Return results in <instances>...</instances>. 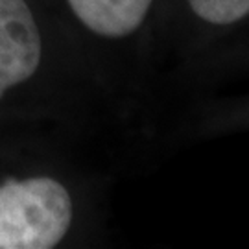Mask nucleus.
I'll use <instances>...</instances> for the list:
<instances>
[{
	"instance_id": "obj_1",
	"label": "nucleus",
	"mask_w": 249,
	"mask_h": 249,
	"mask_svg": "<svg viewBox=\"0 0 249 249\" xmlns=\"http://www.w3.org/2000/svg\"><path fill=\"white\" fill-rule=\"evenodd\" d=\"M72 222L71 194L52 178L0 187V249H50Z\"/></svg>"
},
{
	"instance_id": "obj_2",
	"label": "nucleus",
	"mask_w": 249,
	"mask_h": 249,
	"mask_svg": "<svg viewBox=\"0 0 249 249\" xmlns=\"http://www.w3.org/2000/svg\"><path fill=\"white\" fill-rule=\"evenodd\" d=\"M41 61V36L24 0H0V98L30 80Z\"/></svg>"
},
{
	"instance_id": "obj_3",
	"label": "nucleus",
	"mask_w": 249,
	"mask_h": 249,
	"mask_svg": "<svg viewBox=\"0 0 249 249\" xmlns=\"http://www.w3.org/2000/svg\"><path fill=\"white\" fill-rule=\"evenodd\" d=\"M153 0H69L85 26L104 37H124L142 24Z\"/></svg>"
},
{
	"instance_id": "obj_4",
	"label": "nucleus",
	"mask_w": 249,
	"mask_h": 249,
	"mask_svg": "<svg viewBox=\"0 0 249 249\" xmlns=\"http://www.w3.org/2000/svg\"><path fill=\"white\" fill-rule=\"evenodd\" d=\"M197 17L213 24H232L249 13V0H188Z\"/></svg>"
}]
</instances>
